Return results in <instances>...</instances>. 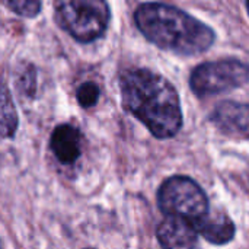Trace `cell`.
Listing matches in <instances>:
<instances>
[{"label": "cell", "mask_w": 249, "mask_h": 249, "mask_svg": "<svg viewBox=\"0 0 249 249\" xmlns=\"http://www.w3.org/2000/svg\"><path fill=\"white\" fill-rule=\"evenodd\" d=\"M156 238L160 247L169 249L196 248L198 245V233L188 220L165 216L156 229Z\"/></svg>", "instance_id": "6"}, {"label": "cell", "mask_w": 249, "mask_h": 249, "mask_svg": "<svg viewBox=\"0 0 249 249\" xmlns=\"http://www.w3.org/2000/svg\"><path fill=\"white\" fill-rule=\"evenodd\" d=\"M0 247H1V242H0Z\"/></svg>", "instance_id": "14"}, {"label": "cell", "mask_w": 249, "mask_h": 249, "mask_svg": "<svg viewBox=\"0 0 249 249\" xmlns=\"http://www.w3.org/2000/svg\"><path fill=\"white\" fill-rule=\"evenodd\" d=\"M158 206L165 216L188 220L194 226L210 210L204 190L193 178L184 175H175L162 182L158 191Z\"/></svg>", "instance_id": "4"}, {"label": "cell", "mask_w": 249, "mask_h": 249, "mask_svg": "<svg viewBox=\"0 0 249 249\" xmlns=\"http://www.w3.org/2000/svg\"><path fill=\"white\" fill-rule=\"evenodd\" d=\"M58 26L79 42H93L108 29L111 10L107 0H54Z\"/></svg>", "instance_id": "3"}, {"label": "cell", "mask_w": 249, "mask_h": 249, "mask_svg": "<svg viewBox=\"0 0 249 249\" xmlns=\"http://www.w3.org/2000/svg\"><path fill=\"white\" fill-rule=\"evenodd\" d=\"M197 233L213 245L229 244L236 233L235 223L225 213H209L196 225Z\"/></svg>", "instance_id": "9"}, {"label": "cell", "mask_w": 249, "mask_h": 249, "mask_svg": "<svg viewBox=\"0 0 249 249\" xmlns=\"http://www.w3.org/2000/svg\"><path fill=\"white\" fill-rule=\"evenodd\" d=\"M82 133L71 124L57 125L50 137V149L61 165L71 166L82 156Z\"/></svg>", "instance_id": "7"}, {"label": "cell", "mask_w": 249, "mask_h": 249, "mask_svg": "<svg viewBox=\"0 0 249 249\" xmlns=\"http://www.w3.org/2000/svg\"><path fill=\"white\" fill-rule=\"evenodd\" d=\"M124 109L159 140L175 137L182 128L181 99L175 86L149 69H128L120 76Z\"/></svg>", "instance_id": "1"}, {"label": "cell", "mask_w": 249, "mask_h": 249, "mask_svg": "<svg viewBox=\"0 0 249 249\" xmlns=\"http://www.w3.org/2000/svg\"><path fill=\"white\" fill-rule=\"evenodd\" d=\"M213 124L226 134L247 139L248 136V105L235 101H223L210 114Z\"/></svg>", "instance_id": "8"}, {"label": "cell", "mask_w": 249, "mask_h": 249, "mask_svg": "<svg viewBox=\"0 0 249 249\" xmlns=\"http://www.w3.org/2000/svg\"><path fill=\"white\" fill-rule=\"evenodd\" d=\"M18 88L25 96H34L35 89H36V74L31 64H28L25 70L20 73L19 80H18Z\"/></svg>", "instance_id": "13"}, {"label": "cell", "mask_w": 249, "mask_h": 249, "mask_svg": "<svg viewBox=\"0 0 249 249\" xmlns=\"http://www.w3.org/2000/svg\"><path fill=\"white\" fill-rule=\"evenodd\" d=\"M247 83L248 66L236 58L203 63L197 66L190 76V88L200 98L231 92Z\"/></svg>", "instance_id": "5"}, {"label": "cell", "mask_w": 249, "mask_h": 249, "mask_svg": "<svg viewBox=\"0 0 249 249\" xmlns=\"http://www.w3.org/2000/svg\"><path fill=\"white\" fill-rule=\"evenodd\" d=\"M19 125V117L6 83L0 82V139H10L15 136Z\"/></svg>", "instance_id": "10"}, {"label": "cell", "mask_w": 249, "mask_h": 249, "mask_svg": "<svg viewBox=\"0 0 249 249\" xmlns=\"http://www.w3.org/2000/svg\"><path fill=\"white\" fill-rule=\"evenodd\" d=\"M134 23L149 42L181 55L201 54L216 39V34L209 25L165 3L140 4L134 12Z\"/></svg>", "instance_id": "2"}, {"label": "cell", "mask_w": 249, "mask_h": 249, "mask_svg": "<svg viewBox=\"0 0 249 249\" xmlns=\"http://www.w3.org/2000/svg\"><path fill=\"white\" fill-rule=\"evenodd\" d=\"M99 86L95 83V82H85L82 83L77 90H76V99H77V104L83 108V109H89V108H93L96 104H98V99H99Z\"/></svg>", "instance_id": "12"}, {"label": "cell", "mask_w": 249, "mask_h": 249, "mask_svg": "<svg viewBox=\"0 0 249 249\" xmlns=\"http://www.w3.org/2000/svg\"><path fill=\"white\" fill-rule=\"evenodd\" d=\"M0 3L10 12L22 18H35L41 12V0H0Z\"/></svg>", "instance_id": "11"}]
</instances>
